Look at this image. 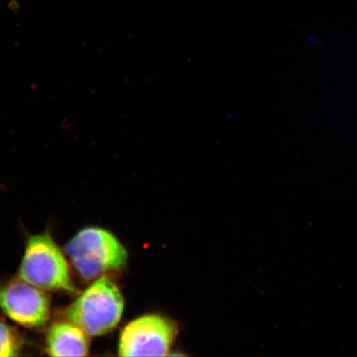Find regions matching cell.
Returning a JSON list of instances; mask_svg holds the SVG:
<instances>
[{
	"instance_id": "obj_2",
	"label": "cell",
	"mask_w": 357,
	"mask_h": 357,
	"mask_svg": "<svg viewBox=\"0 0 357 357\" xmlns=\"http://www.w3.org/2000/svg\"><path fill=\"white\" fill-rule=\"evenodd\" d=\"M65 252L82 278L97 280L106 272L123 269L127 265V250L109 231L87 227L66 244Z\"/></svg>"
},
{
	"instance_id": "obj_7",
	"label": "cell",
	"mask_w": 357,
	"mask_h": 357,
	"mask_svg": "<svg viewBox=\"0 0 357 357\" xmlns=\"http://www.w3.org/2000/svg\"><path fill=\"white\" fill-rule=\"evenodd\" d=\"M21 347L19 335L10 326L0 321V356H19Z\"/></svg>"
},
{
	"instance_id": "obj_6",
	"label": "cell",
	"mask_w": 357,
	"mask_h": 357,
	"mask_svg": "<svg viewBox=\"0 0 357 357\" xmlns=\"http://www.w3.org/2000/svg\"><path fill=\"white\" fill-rule=\"evenodd\" d=\"M89 349V335L70 322L53 324L47 335V351L51 356H86Z\"/></svg>"
},
{
	"instance_id": "obj_4",
	"label": "cell",
	"mask_w": 357,
	"mask_h": 357,
	"mask_svg": "<svg viewBox=\"0 0 357 357\" xmlns=\"http://www.w3.org/2000/svg\"><path fill=\"white\" fill-rule=\"evenodd\" d=\"M177 325L158 314L140 317L129 323L120 334V356H167L177 337Z\"/></svg>"
},
{
	"instance_id": "obj_5",
	"label": "cell",
	"mask_w": 357,
	"mask_h": 357,
	"mask_svg": "<svg viewBox=\"0 0 357 357\" xmlns=\"http://www.w3.org/2000/svg\"><path fill=\"white\" fill-rule=\"evenodd\" d=\"M0 307L13 322L39 328L50 315V300L43 289L20 279L0 289Z\"/></svg>"
},
{
	"instance_id": "obj_1",
	"label": "cell",
	"mask_w": 357,
	"mask_h": 357,
	"mask_svg": "<svg viewBox=\"0 0 357 357\" xmlns=\"http://www.w3.org/2000/svg\"><path fill=\"white\" fill-rule=\"evenodd\" d=\"M123 309L122 293L113 280L102 275L67 307L66 318L89 336H101L117 327Z\"/></svg>"
},
{
	"instance_id": "obj_3",
	"label": "cell",
	"mask_w": 357,
	"mask_h": 357,
	"mask_svg": "<svg viewBox=\"0 0 357 357\" xmlns=\"http://www.w3.org/2000/svg\"><path fill=\"white\" fill-rule=\"evenodd\" d=\"M19 275L43 290L74 291L64 254L47 233L30 236Z\"/></svg>"
}]
</instances>
